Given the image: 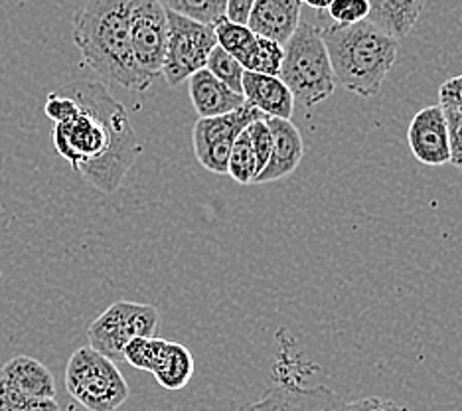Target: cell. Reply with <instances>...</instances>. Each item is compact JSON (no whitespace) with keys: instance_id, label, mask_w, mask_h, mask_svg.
<instances>
[{"instance_id":"cell-1","label":"cell","mask_w":462,"mask_h":411,"mask_svg":"<svg viewBox=\"0 0 462 411\" xmlns=\"http://www.w3.org/2000/svg\"><path fill=\"white\" fill-rule=\"evenodd\" d=\"M44 111L56 125V151L73 171L105 194L119 190L143 153L125 105L101 81L81 79L51 91Z\"/></svg>"},{"instance_id":"cell-2","label":"cell","mask_w":462,"mask_h":411,"mask_svg":"<svg viewBox=\"0 0 462 411\" xmlns=\"http://www.w3.org/2000/svg\"><path fill=\"white\" fill-rule=\"evenodd\" d=\"M134 0H88L73 18V44L103 81L143 93L152 79L136 66L131 46Z\"/></svg>"},{"instance_id":"cell-3","label":"cell","mask_w":462,"mask_h":411,"mask_svg":"<svg viewBox=\"0 0 462 411\" xmlns=\"http://www.w3.org/2000/svg\"><path fill=\"white\" fill-rule=\"evenodd\" d=\"M320 36L328 50L336 83L362 98H374L380 93L383 79L395 66L397 38L370 20L348 26L322 24Z\"/></svg>"},{"instance_id":"cell-4","label":"cell","mask_w":462,"mask_h":411,"mask_svg":"<svg viewBox=\"0 0 462 411\" xmlns=\"http://www.w3.org/2000/svg\"><path fill=\"white\" fill-rule=\"evenodd\" d=\"M279 78L287 83L292 98L302 107L327 101L336 89V78L320 28L300 20L292 36L282 44Z\"/></svg>"},{"instance_id":"cell-5","label":"cell","mask_w":462,"mask_h":411,"mask_svg":"<svg viewBox=\"0 0 462 411\" xmlns=\"http://www.w3.org/2000/svg\"><path fill=\"white\" fill-rule=\"evenodd\" d=\"M69 396L88 411H115L129 399V384L115 360L83 346L71 354L66 366Z\"/></svg>"},{"instance_id":"cell-6","label":"cell","mask_w":462,"mask_h":411,"mask_svg":"<svg viewBox=\"0 0 462 411\" xmlns=\"http://www.w3.org/2000/svg\"><path fill=\"white\" fill-rule=\"evenodd\" d=\"M168 13V40L161 76L171 88L180 86L192 73L204 70L209 51L217 46L214 24Z\"/></svg>"},{"instance_id":"cell-7","label":"cell","mask_w":462,"mask_h":411,"mask_svg":"<svg viewBox=\"0 0 462 411\" xmlns=\"http://www.w3.org/2000/svg\"><path fill=\"white\" fill-rule=\"evenodd\" d=\"M161 314L152 304L117 301L89 324V346L111 360H123V350L136 336H156Z\"/></svg>"},{"instance_id":"cell-8","label":"cell","mask_w":462,"mask_h":411,"mask_svg":"<svg viewBox=\"0 0 462 411\" xmlns=\"http://www.w3.org/2000/svg\"><path fill=\"white\" fill-rule=\"evenodd\" d=\"M265 115L244 103L239 109L217 115V117H199L192 131V146L198 163L214 174H227V158L237 135L247 129L255 119Z\"/></svg>"},{"instance_id":"cell-9","label":"cell","mask_w":462,"mask_h":411,"mask_svg":"<svg viewBox=\"0 0 462 411\" xmlns=\"http://www.w3.org/2000/svg\"><path fill=\"white\" fill-rule=\"evenodd\" d=\"M168 40V13L159 0H134L131 8V46L136 66L152 81L161 76Z\"/></svg>"},{"instance_id":"cell-10","label":"cell","mask_w":462,"mask_h":411,"mask_svg":"<svg viewBox=\"0 0 462 411\" xmlns=\"http://www.w3.org/2000/svg\"><path fill=\"white\" fill-rule=\"evenodd\" d=\"M407 141L411 154L427 166H443L450 161L448 131L445 111L440 105H430L419 111L409 123Z\"/></svg>"},{"instance_id":"cell-11","label":"cell","mask_w":462,"mask_h":411,"mask_svg":"<svg viewBox=\"0 0 462 411\" xmlns=\"http://www.w3.org/2000/svg\"><path fill=\"white\" fill-rule=\"evenodd\" d=\"M267 125L273 133V151L269 163L255 176L254 184L277 182L281 178L291 176L304 158V143L295 123L291 119L267 117Z\"/></svg>"},{"instance_id":"cell-12","label":"cell","mask_w":462,"mask_h":411,"mask_svg":"<svg viewBox=\"0 0 462 411\" xmlns=\"http://www.w3.org/2000/svg\"><path fill=\"white\" fill-rule=\"evenodd\" d=\"M344 399L327 386H289L271 388L257 402L249 404L254 411H340Z\"/></svg>"},{"instance_id":"cell-13","label":"cell","mask_w":462,"mask_h":411,"mask_svg":"<svg viewBox=\"0 0 462 411\" xmlns=\"http://www.w3.org/2000/svg\"><path fill=\"white\" fill-rule=\"evenodd\" d=\"M244 98L251 107L261 111L265 117L291 119L295 111V98H292L287 83L279 76L267 73L244 71Z\"/></svg>"},{"instance_id":"cell-14","label":"cell","mask_w":462,"mask_h":411,"mask_svg":"<svg viewBox=\"0 0 462 411\" xmlns=\"http://www.w3.org/2000/svg\"><path fill=\"white\" fill-rule=\"evenodd\" d=\"M300 0H255L247 26L257 36L285 44L300 24Z\"/></svg>"},{"instance_id":"cell-15","label":"cell","mask_w":462,"mask_h":411,"mask_svg":"<svg viewBox=\"0 0 462 411\" xmlns=\"http://www.w3.org/2000/svg\"><path fill=\"white\" fill-rule=\"evenodd\" d=\"M188 89H190V101L199 117H217V115L239 109L245 103L244 93L227 88L206 68L188 78Z\"/></svg>"},{"instance_id":"cell-16","label":"cell","mask_w":462,"mask_h":411,"mask_svg":"<svg viewBox=\"0 0 462 411\" xmlns=\"http://www.w3.org/2000/svg\"><path fill=\"white\" fill-rule=\"evenodd\" d=\"M0 376L28 397H56V379L36 358L14 356L0 368Z\"/></svg>"},{"instance_id":"cell-17","label":"cell","mask_w":462,"mask_h":411,"mask_svg":"<svg viewBox=\"0 0 462 411\" xmlns=\"http://www.w3.org/2000/svg\"><path fill=\"white\" fill-rule=\"evenodd\" d=\"M370 14L367 20L387 34L402 40L411 34L427 0H367Z\"/></svg>"},{"instance_id":"cell-18","label":"cell","mask_w":462,"mask_h":411,"mask_svg":"<svg viewBox=\"0 0 462 411\" xmlns=\"http://www.w3.org/2000/svg\"><path fill=\"white\" fill-rule=\"evenodd\" d=\"M151 374L164 389H182L188 386L194 374V358L190 350L180 342L166 341L156 358Z\"/></svg>"},{"instance_id":"cell-19","label":"cell","mask_w":462,"mask_h":411,"mask_svg":"<svg viewBox=\"0 0 462 411\" xmlns=\"http://www.w3.org/2000/svg\"><path fill=\"white\" fill-rule=\"evenodd\" d=\"M216 32V40L217 46L224 48L227 54L234 56L241 66L245 70V63L254 54V50L257 46V34L251 30L247 24H237L231 23L229 18L222 16L214 24Z\"/></svg>"},{"instance_id":"cell-20","label":"cell","mask_w":462,"mask_h":411,"mask_svg":"<svg viewBox=\"0 0 462 411\" xmlns=\"http://www.w3.org/2000/svg\"><path fill=\"white\" fill-rule=\"evenodd\" d=\"M227 174L239 184H254L255 178V154L247 129L237 135L227 158Z\"/></svg>"},{"instance_id":"cell-21","label":"cell","mask_w":462,"mask_h":411,"mask_svg":"<svg viewBox=\"0 0 462 411\" xmlns=\"http://www.w3.org/2000/svg\"><path fill=\"white\" fill-rule=\"evenodd\" d=\"M171 13L198 20L204 24H216L226 16V0H159Z\"/></svg>"},{"instance_id":"cell-22","label":"cell","mask_w":462,"mask_h":411,"mask_svg":"<svg viewBox=\"0 0 462 411\" xmlns=\"http://www.w3.org/2000/svg\"><path fill=\"white\" fill-rule=\"evenodd\" d=\"M206 70L209 73H214V76L224 81L227 88H231L237 93H244V66L231 56L224 48L216 46L212 51H209L208 61H206Z\"/></svg>"},{"instance_id":"cell-23","label":"cell","mask_w":462,"mask_h":411,"mask_svg":"<svg viewBox=\"0 0 462 411\" xmlns=\"http://www.w3.org/2000/svg\"><path fill=\"white\" fill-rule=\"evenodd\" d=\"M164 339H159V336H136L123 350V360H127L136 370H146L151 372L152 366L159 358Z\"/></svg>"},{"instance_id":"cell-24","label":"cell","mask_w":462,"mask_h":411,"mask_svg":"<svg viewBox=\"0 0 462 411\" xmlns=\"http://www.w3.org/2000/svg\"><path fill=\"white\" fill-rule=\"evenodd\" d=\"M282 54H285V51H282V44H279V42L257 36V46L254 50V54L247 60L245 70L267 73V76H279Z\"/></svg>"},{"instance_id":"cell-25","label":"cell","mask_w":462,"mask_h":411,"mask_svg":"<svg viewBox=\"0 0 462 411\" xmlns=\"http://www.w3.org/2000/svg\"><path fill=\"white\" fill-rule=\"evenodd\" d=\"M0 411H60L54 397H28L0 376Z\"/></svg>"},{"instance_id":"cell-26","label":"cell","mask_w":462,"mask_h":411,"mask_svg":"<svg viewBox=\"0 0 462 411\" xmlns=\"http://www.w3.org/2000/svg\"><path fill=\"white\" fill-rule=\"evenodd\" d=\"M247 133L251 139V146H254L255 154V176L263 171L265 164L269 163V156L273 151V133L267 125V117L255 119L247 125ZM255 181V178H254Z\"/></svg>"},{"instance_id":"cell-27","label":"cell","mask_w":462,"mask_h":411,"mask_svg":"<svg viewBox=\"0 0 462 411\" xmlns=\"http://www.w3.org/2000/svg\"><path fill=\"white\" fill-rule=\"evenodd\" d=\"M327 10L334 24L348 26L367 20L370 3L367 0H332V5Z\"/></svg>"},{"instance_id":"cell-28","label":"cell","mask_w":462,"mask_h":411,"mask_svg":"<svg viewBox=\"0 0 462 411\" xmlns=\"http://www.w3.org/2000/svg\"><path fill=\"white\" fill-rule=\"evenodd\" d=\"M448 131V151H450V164H455L462 171V109L443 107Z\"/></svg>"},{"instance_id":"cell-29","label":"cell","mask_w":462,"mask_h":411,"mask_svg":"<svg viewBox=\"0 0 462 411\" xmlns=\"http://www.w3.org/2000/svg\"><path fill=\"white\" fill-rule=\"evenodd\" d=\"M340 411H409V409L403 404L393 402V399L372 396V397L358 399V402L342 404Z\"/></svg>"},{"instance_id":"cell-30","label":"cell","mask_w":462,"mask_h":411,"mask_svg":"<svg viewBox=\"0 0 462 411\" xmlns=\"http://www.w3.org/2000/svg\"><path fill=\"white\" fill-rule=\"evenodd\" d=\"M439 105L462 109V76L450 78L439 88Z\"/></svg>"},{"instance_id":"cell-31","label":"cell","mask_w":462,"mask_h":411,"mask_svg":"<svg viewBox=\"0 0 462 411\" xmlns=\"http://www.w3.org/2000/svg\"><path fill=\"white\" fill-rule=\"evenodd\" d=\"M254 5L255 0H226V18H229L231 23L247 24Z\"/></svg>"},{"instance_id":"cell-32","label":"cell","mask_w":462,"mask_h":411,"mask_svg":"<svg viewBox=\"0 0 462 411\" xmlns=\"http://www.w3.org/2000/svg\"><path fill=\"white\" fill-rule=\"evenodd\" d=\"M302 3L310 6L312 10H319V13H322V10H327L332 5V0H302Z\"/></svg>"},{"instance_id":"cell-33","label":"cell","mask_w":462,"mask_h":411,"mask_svg":"<svg viewBox=\"0 0 462 411\" xmlns=\"http://www.w3.org/2000/svg\"><path fill=\"white\" fill-rule=\"evenodd\" d=\"M229 411H254V409H251V406L247 404V406H241V407H236V409H229Z\"/></svg>"}]
</instances>
